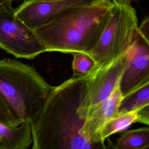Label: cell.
Returning <instances> with one entry per match:
<instances>
[{"instance_id":"cell-1","label":"cell","mask_w":149,"mask_h":149,"mask_svg":"<svg viewBox=\"0 0 149 149\" xmlns=\"http://www.w3.org/2000/svg\"><path fill=\"white\" fill-rule=\"evenodd\" d=\"M90 72L54 86L40 112L31 122L33 149L101 148L80 133L84 123L77 113Z\"/></svg>"},{"instance_id":"cell-16","label":"cell","mask_w":149,"mask_h":149,"mask_svg":"<svg viewBox=\"0 0 149 149\" xmlns=\"http://www.w3.org/2000/svg\"><path fill=\"white\" fill-rule=\"evenodd\" d=\"M138 30L149 44V16L141 22L138 26Z\"/></svg>"},{"instance_id":"cell-9","label":"cell","mask_w":149,"mask_h":149,"mask_svg":"<svg viewBox=\"0 0 149 149\" xmlns=\"http://www.w3.org/2000/svg\"><path fill=\"white\" fill-rule=\"evenodd\" d=\"M123 98L119 83L108 98L87 114L80 130L82 136L101 148H104V147L97 143V134L107 120L119 114L118 109Z\"/></svg>"},{"instance_id":"cell-4","label":"cell","mask_w":149,"mask_h":149,"mask_svg":"<svg viewBox=\"0 0 149 149\" xmlns=\"http://www.w3.org/2000/svg\"><path fill=\"white\" fill-rule=\"evenodd\" d=\"M138 26L134 8L130 4L114 1L108 22L97 43L88 54L95 63L93 70L105 66L127 50L135 40Z\"/></svg>"},{"instance_id":"cell-8","label":"cell","mask_w":149,"mask_h":149,"mask_svg":"<svg viewBox=\"0 0 149 149\" xmlns=\"http://www.w3.org/2000/svg\"><path fill=\"white\" fill-rule=\"evenodd\" d=\"M97 0H26L15 9V15L28 27L34 29L70 8Z\"/></svg>"},{"instance_id":"cell-6","label":"cell","mask_w":149,"mask_h":149,"mask_svg":"<svg viewBox=\"0 0 149 149\" xmlns=\"http://www.w3.org/2000/svg\"><path fill=\"white\" fill-rule=\"evenodd\" d=\"M132 46L108 64L90 72L84 98L77 109L81 118L84 119L89 111L108 98L114 90L130 56Z\"/></svg>"},{"instance_id":"cell-18","label":"cell","mask_w":149,"mask_h":149,"mask_svg":"<svg viewBox=\"0 0 149 149\" xmlns=\"http://www.w3.org/2000/svg\"><path fill=\"white\" fill-rule=\"evenodd\" d=\"M13 1H18V0H0V6L7 2H12Z\"/></svg>"},{"instance_id":"cell-19","label":"cell","mask_w":149,"mask_h":149,"mask_svg":"<svg viewBox=\"0 0 149 149\" xmlns=\"http://www.w3.org/2000/svg\"><path fill=\"white\" fill-rule=\"evenodd\" d=\"M44 1H57V0H44Z\"/></svg>"},{"instance_id":"cell-10","label":"cell","mask_w":149,"mask_h":149,"mask_svg":"<svg viewBox=\"0 0 149 149\" xmlns=\"http://www.w3.org/2000/svg\"><path fill=\"white\" fill-rule=\"evenodd\" d=\"M32 143L30 122L24 121L17 125L0 122V149H27Z\"/></svg>"},{"instance_id":"cell-15","label":"cell","mask_w":149,"mask_h":149,"mask_svg":"<svg viewBox=\"0 0 149 149\" xmlns=\"http://www.w3.org/2000/svg\"><path fill=\"white\" fill-rule=\"evenodd\" d=\"M137 122L149 126V103L136 111Z\"/></svg>"},{"instance_id":"cell-3","label":"cell","mask_w":149,"mask_h":149,"mask_svg":"<svg viewBox=\"0 0 149 149\" xmlns=\"http://www.w3.org/2000/svg\"><path fill=\"white\" fill-rule=\"evenodd\" d=\"M54 87L29 65L0 59V104L16 125L34 119Z\"/></svg>"},{"instance_id":"cell-7","label":"cell","mask_w":149,"mask_h":149,"mask_svg":"<svg viewBox=\"0 0 149 149\" xmlns=\"http://www.w3.org/2000/svg\"><path fill=\"white\" fill-rule=\"evenodd\" d=\"M149 83V44L138 32L132 46L131 54L119 81L124 97Z\"/></svg>"},{"instance_id":"cell-5","label":"cell","mask_w":149,"mask_h":149,"mask_svg":"<svg viewBox=\"0 0 149 149\" xmlns=\"http://www.w3.org/2000/svg\"><path fill=\"white\" fill-rule=\"evenodd\" d=\"M0 48L17 58L29 59L47 52L34 30L16 16L11 2L0 6Z\"/></svg>"},{"instance_id":"cell-17","label":"cell","mask_w":149,"mask_h":149,"mask_svg":"<svg viewBox=\"0 0 149 149\" xmlns=\"http://www.w3.org/2000/svg\"><path fill=\"white\" fill-rule=\"evenodd\" d=\"M115 2L120 4H128L130 5L132 0H113Z\"/></svg>"},{"instance_id":"cell-14","label":"cell","mask_w":149,"mask_h":149,"mask_svg":"<svg viewBox=\"0 0 149 149\" xmlns=\"http://www.w3.org/2000/svg\"><path fill=\"white\" fill-rule=\"evenodd\" d=\"M73 55V77L84 76L94 69L95 63L90 55L84 52H76Z\"/></svg>"},{"instance_id":"cell-13","label":"cell","mask_w":149,"mask_h":149,"mask_svg":"<svg viewBox=\"0 0 149 149\" xmlns=\"http://www.w3.org/2000/svg\"><path fill=\"white\" fill-rule=\"evenodd\" d=\"M149 103V83L123 97L118 109V113L136 111Z\"/></svg>"},{"instance_id":"cell-11","label":"cell","mask_w":149,"mask_h":149,"mask_svg":"<svg viewBox=\"0 0 149 149\" xmlns=\"http://www.w3.org/2000/svg\"><path fill=\"white\" fill-rule=\"evenodd\" d=\"M137 115L135 111L119 113L107 120L101 127L97 137V143L104 148L105 141L110 136L125 130L131 125L137 122Z\"/></svg>"},{"instance_id":"cell-12","label":"cell","mask_w":149,"mask_h":149,"mask_svg":"<svg viewBox=\"0 0 149 149\" xmlns=\"http://www.w3.org/2000/svg\"><path fill=\"white\" fill-rule=\"evenodd\" d=\"M115 148H149V127H142L124 132L118 139Z\"/></svg>"},{"instance_id":"cell-2","label":"cell","mask_w":149,"mask_h":149,"mask_svg":"<svg viewBox=\"0 0 149 149\" xmlns=\"http://www.w3.org/2000/svg\"><path fill=\"white\" fill-rule=\"evenodd\" d=\"M113 0H97L59 13L34 31L47 52L89 54L110 16Z\"/></svg>"}]
</instances>
